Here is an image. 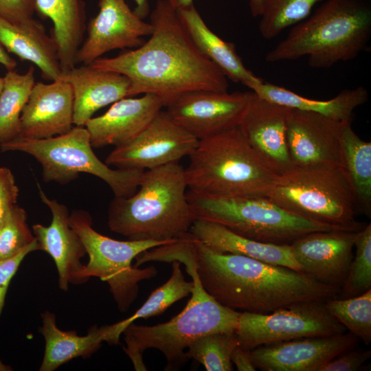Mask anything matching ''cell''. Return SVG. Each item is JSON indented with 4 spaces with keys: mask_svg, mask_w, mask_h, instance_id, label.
Listing matches in <instances>:
<instances>
[{
    "mask_svg": "<svg viewBox=\"0 0 371 371\" xmlns=\"http://www.w3.org/2000/svg\"><path fill=\"white\" fill-rule=\"evenodd\" d=\"M253 91L199 90L185 93L166 111L183 129L201 140L238 127Z\"/></svg>",
    "mask_w": 371,
    "mask_h": 371,
    "instance_id": "cell-13",
    "label": "cell"
},
{
    "mask_svg": "<svg viewBox=\"0 0 371 371\" xmlns=\"http://www.w3.org/2000/svg\"><path fill=\"white\" fill-rule=\"evenodd\" d=\"M231 361L239 371H255L256 367L252 363L249 350L236 346L231 355Z\"/></svg>",
    "mask_w": 371,
    "mask_h": 371,
    "instance_id": "cell-41",
    "label": "cell"
},
{
    "mask_svg": "<svg viewBox=\"0 0 371 371\" xmlns=\"http://www.w3.org/2000/svg\"><path fill=\"white\" fill-rule=\"evenodd\" d=\"M43 325L40 332L45 342L40 371H54L73 359L91 357L105 339L104 326H91L87 335L80 336L76 330L65 331L56 322L55 314L46 311L41 313Z\"/></svg>",
    "mask_w": 371,
    "mask_h": 371,
    "instance_id": "cell-28",
    "label": "cell"
},
{
    "mask_svg": "<svg viewBox=\"0 0 371 371\" xmlns=\"http://www.w3.org/2000/svg\"><path fill=\"white\" fill-rule=\"evenodd\" d=\"M64 78L73 91L75 126H85L97 111L128 97L129 80L116 72L82 65L75 66Z\"/></svg>",
    "mask_w": 371,
    "mask_h": 371,
    "instance_id": "cell-22",
    "label": "cell"
},
{
    "mask_svg": "<svg viewBox=\"0 0 371 371\" xmlns=\"http://www.w3.org/2000/svg\"><path fill=\"white\" fill-rule=\"evenodd\" d=\"M0 44L7 52L36 65L45 79L64 78L55 40L34 18L15 25L0 16Z\"/></svg>",
    "mask_w": 371,
    "mask_h": 371,
    "instance_id": "cell-24",
    "label": "cell"
},
{
    "mask_svg": "<svg viewBox=\"0 0 371 371\" xmlns=\"http://www.w3.org/2000/svg\"><path fill=\"white\" fill-rule=\"evenodd\" d=\"M188 157V188L209 196H265L277 176L238 127L199 140Z\"/></svg>",
    "mask_w": 371,
    "mask_h": 371,
    "instance_id": "cell-6",
    "label": "cell"
},
{
    "mask_svg": "<svg viewBox=\"0 0 371 371\" xmlns=\"http://www.w3.org/2000/svg\"><path fill=\"white\" fill-rule=\"evenodd\" d=\"M37 250H40V247L36 238L31 245L14 256L0 260V316L4 307L6 294L11 280L14 276L25 257L30 252Z\"/></svg>",
    "mask_w": 371,
    "mask_h": 371,
    "instance_id": "cell-37",
    "label": "cell"
},
{
    "mask_svg": "<svg viewBox=\"0 0 371 371\" xmlns=\"http://www.w3.org/2000/svg\"><path fill=\"white\" fill-rule=\"evenodd\" d=\"M352 123L343 128L341 138L343 168L352 185L357 207L371 215V142L362 140L352 130Z\"/></svg>",
    "mask_w": 371,
    "mask_h": 371,
    "instance_id": "cell-30",
    "label": "cell"
},
{
    "mask_svg": "<svg viewBox=\"0 0 371 371\" xmlns=\"http://www.w3.org/2000/svg\"><path fill=\"white\" fill-rule=\"evenodd\" d=\"M0 64L4 66L8 71L14 70L16 66V61L12 58L6 49L0 44Z\"/></svg>",
    "mask_w": 371,
    "mask_h": 371,
    "instance_id": "cell-42",
    "label": "cell"
},
{
    "mask_svg": "<svg viewBox=\"0 0 371 371\" xmlns=\"http://www.w3.org/2000/svg\"><path fill=\"white\" fill-rule=\"evenodd\" d=\"M185 251L205 291L235 311L266 314L296 303L325 302L341 291L286 267L214 251L190 233Z\"/></svg>",
    "mask_w": 371,
    "mask_h": 371,
    "instance_id": "cell-2",
    "label": "cell"
},
{
    "mask_svg": "<svg viewBox=\"0 0 371 371\" xmlns=\"http://www.w3.org/2000/svg\"><path fill=\"white\" fill-rule=\"evenodd\" d=\"M42 202L51 211L52 221L48 226L34 224L32 232L40 247L54 261L58 275V286L67 291L69 285L83 284L80 273L85 265L81 259L87 254L85 247L78 234L69 225V212L66 205L49 199L38 186Z\"/></svg>",
    "mask_w": 371,
    "mask_h": 371,
    "instance_id": "cell-19",
    "label": "cell"
},
{
    "mask_svg": "<svg viewBox=\"0 0 371 371\" xmlns=\"http://www.w3.org/2000/svg\"><path fill=\"white\" fill-rule=\"evenodd\" d=\"M177 10L186 8L193 5V0H167Z\"/></svg>",
    "mask_w": 371,
    "mask_h": 371,
    "instance_id": "cell-45",
    "label": "cell"
},
{
    "mask_svg": "<svg viewBox=\"0 0 371 371\" xmlns=\"http://www.w3.org/2000/svg\"><path fill=\"white\" fill-rule=\"evenodd\" d=\"M238 345L235 332L210 333L193 341L186 356L201 363L207 371H232L231 355Z\"/></svg>",
    "mask_w": 371,
    "mask_h": 371,
    "instance_id": "cell-34",
    "label": "cell"
},
{
    "mask_svg": "<svg viewBox=\"0 0 371 371\" xmlns=\"http://www.w3.org/2000/svg\"><path fill=\"white\" fill-rule=\"evenodd\" d=\"M186 196L195 219L215 222L262 243L290 245L311 232L339 230L293 214L265 196L216 197L189 189Z\"/></svg>",
    "mask_w": 371,
    "mask_h": 371,
    "instance_id": "cell-9",
    "label": "cell"
},
{
    "mask_svg": "<svg viewBox=\"0 0 371 371\" xmlns=\"http://www.w3.org/2000/svg\"><path fill=\"white\" fill-rule=\"evenodd\" d=\"M136 4L134 12L142 19L150 14V5L148 0H134Z\"/></svg>",
    "mask_w": 371,
    "mask_h": 371,
    "instance_id": "cell-43",
    "label": "cell"
},
{
    "mask_svg": "<svg viewBox=\"0 0 371 371\" xmlns=\"http://www.w3.org/2000/svg\"><path fill=\"white\" fill-rule=\"evenodd\" d=\"M249 89L261 98L289 108L314 112L336 120L351 122L355 110L368 100V92L363 86L344 89L328 100L306 98L264 80L253 85Z\"/></svg>",
    "mask_w": 371,
    "mask_h": 371,
    "instance_id": "cell-27",
    "label": "cell"
},
{
    "mask_svg": "<svg viewBox=\"0 0 371 371\" xmlns=\"http://www.w3.org/2000/svg\"><path fill=\"white\" fill-rule=\"evenodd\" d=\"M74 96L65 79L35 82L20 119L19 137L45 139L65 134L74 125Z\"/></svg>",
    "mask_w": 371,
    "mask_h": 371,
    "instance_id": "cell-20",
    "label": "cell"
},
{
    "mask_svg": "<svg viewBox=\"0 0 371 371\" xmlns=\"http://www.w3.org/2000/svg\"><path fill=\"white\" fill-rule=\"evenodd\" d=\"M187 188L184 168L179 162L145 170L132 196L111 200L109 228L131 240L174 242L181 238L195 220Z\"/></svg>",
    "mask_w": 371,
    "mask_h": 371,
    "instance_id": "cell-3",
    "label": "cell"
},
{
    "mask_svg": "<svg viewBox=\"0 0 371 371\" xmlns=\"http://www.w3.org/2000/svg\"><path fill=\"white\" fill-rule=\"evenodd\" d=\"M357 232L330 230L305 234L290 244L302 272L312 279L341 289L354 256Z\"/></svg>",
    "mask_w": 371,
    "mask_h": 371,
    "instance_id": "cell-17",
    "label": "cell"
},
{
    "mask_svg": "<svg viewBox=\"0 0 371 371\" xmlns=\"http://www.w3.org/2000/svg\"><path fill=\"white\" fill-rule=\"evenodd\" d=\"M265 197L284 209L339 230L358 232L356 195L341 166H292L277 175Z\"/></svg>",
    "mask_w": 371,
    "mask_h": 371,
    "instance_id": "cell-7",
    "label": "cell"
},
{
    "mask_svg": "<svg viewBox=\"0 0 371 371\" xmlns=\"http://www.w3.org/2000/svg\"><path fill=\"white\" fill-rule=\"evenodd\" d=\"M19 189L14 176L7 167H0V227L10 211L16 204Z\"/></svg>",
    "mask_w": 371,
    "mask_h": 371,
    "instance_id": "cell-39",
    "label": "cell"
},
{
    "mask_svg": "<svg viewBox=\"0 0 371 371\" xmlns=\"http://www.w3.org/2000/svg\"><path fill=\"white\" fill-rule=\"evenodd\" d=\"M69 223L80 236L89 256V262L80 273L82 280L85 283L90 278L97 277L106 282L122 312L127 311L137 299L139 283L157 274L155 267L139 269L132 265L133 260L146 250L173 243L111 238L93 228L90 214L83 210H73Z\"/></svg>",
    "mask_w": 371,
    "mask_h": 371,
    "instance_id": "cell-10",
    "label": "cell"
},
{
    "mask_svg": "<svg viewBox=\"0 0 371 371\" xmlns=\"http://www.w3.org/2000/svg\"><path fill=\"white\" fill-rule=\"evenodd\" d=\"M348 121L291 108L286 141L293 166L342 165L341 138Z\"/></svg>",
    "mask_w": 371,
    "mask_h": 371,
    "instance_id": "cell-15",
    "label": "cell"
},
{
    "mask_svg": "<svg viewBox=\"0 0 371 371\" xmlns=\"http://www.w3.org/2000/svg\"><path fill=\"white\" fill-rule=\"evenodd\" d=\"M164 106L153 94L124 98L113 103L103 115L91 117L85 125L95 148L123 145L137 136Z\"/></svg>",
    "mask_w": 371,
    "mask_h": 371,
    "instance_id": "cell-21",
    "label": "cell"
},
{
    "mask_svg": "<svg viewBox=\"0 0 371 371\" xmlns=\"http://www.w3.org/2000/svg\"><path fill=\"white\" fill-rule=\"evenodd\" d=\"M27 218L23 207L16 204L12 207L0 227V260L14 256L36 240Z\"/></svg>",
    "mask_w": 371,
    "mask_h": 371,
    "instance_id": "cell-36",
    "label": "cell"
},
{
    "mask_svg": "<svg viewBox=\"0 0 371 371\" xmlns=\"http://www.w3.org/2000/svg\"><path fill=\"white\" fill-rule=\"evenodd\" d=\"M355 254L341 291L340 298L358 296L371 289V224L357 233Z\"/></svg>",
    "mask_w": 371,
    "mask_h": 371,
    "instance_id": "cell-35",
    "label": "cell"
},
{
    "mask_svg": "<svg viewBox=\"0 0 371 371\" xmlns=\"http://www.w3.org/2000/svg\"><path fill=\"white\" fill-rule=\"evenodd\" d=\"M3 83H4L3 77V78L0 77V94L3 87Z\"/></svg>",
    "mask_w": 371,
    "mask_h": 371,
    "instance_id": "cell-47",
    "label": "cell"
},
{
    "mask_svg": "<svg viewBox=\"0 0 371 371\" xmlns=\"http://www.w3.org/2000/svg\"><path fill=\"white\" fill-rule=\"evenodd\" d=\"M34 12L35 0H0V16L12 24L27 21Z\"/></svg>",
    "mask_w": 371,
    "mask_h": 371,
    "instance_id": "cell-40",
    "label": "cell"
},
{
    "mask_svg": "<svg viewBox=\"0 0 371 371\" xmlns=\"http://www.w3.org/2000/svg\"><path fill=\"white\" fill-rule=\"evenodd\" d=\"M1 152L19 151L32 156L41 166L45 182L67 184L87 173L103 180L114 196L128 197L137 190L145 170L112 169L95 155L85 126L45 139L21 137L0 144Z\"/></svg>",
    "mask_w": 371,
    "mask_h": 371,
    "instance_id": "cell-8",
    "label": "cell"
},
{
    "mask_svg": "<svg viewBox=\"0 0 371 371\" xmlns=\"http://www.w3.org/2000/svg\"><path fill=\"white\" fill-rule=\"evenodd\" d=\"M350 332L327 337H302L258 346L249 350L256 368L263 371H316L322 365L355 347Z\"/></svg>",
    "mask_w": 371,
    "mask_h": 371,
    "instance_id": "cell-16",
    "label": "cell"
},
{
    "mask_svg": "<svg viewBox=\"0 0 371 371\" xmlns=\"http://www.w3.org/2000/svg\"><path fill=\"white\" fill-rule=\"evenodd\" d=\"M99 11L88 23L87 36L76 54V64L89 65L113 49L138 47L153 25L132 10L125 0H99Z\"/></svg>",
    "mask_w": 371,
    "mask_h": 371,
    "instance_id": "cell-14",
    "label": "cell"
},
{
    "mask_svg": "<svg viewBox=\"0 0 371 371\" xmlns=\"http://www.w3.org/2000/svg\"><path fill=\"white\" fill-rule=\"evenodd\" d=\"M179 19L199 50L235 82L250 88L263 80L243 64L236 46L213 32L206 25L194 4L177 10Z\"/></svg>",
    "mask_w": 371,
    "mask_h": 371,
    "instance_id": "cell-25",
    "label": "cell"
},
{
    "mask_svg": "<svg viewBox=\"0 0 371 371\" xmlns=\"http://www.w3.org/2000/svg\"><path fill=\"white\" fill-rule=\"evenodd\" d=\"M150 20L153 31L147 41L89 65L126 76L128 96L153 94L164 106L191 91H227V78L199 50L167 0L156 2Z\"/></svg>",
    "mask_w": 371,
    "mask_h": 371,
    "instance_id": "cell-1",
    "label": "cell"
},
{
    "mask_svg": "<svg viewBox=\"0 0 371 371\" xmlns=\"http://www.w3.org/2000/svg\"><path fill=\"white\" fill-rule=\"evenodd\" d=\"M10 370L7 366L4 365L1 361H0V370L1 371H7Z\"/></svg>",
    "mask_w": 371,
    "mask_h": 371,
    "instance_id": "cell-46",
    "label": "cell"
},
{
    "mask_svg": "<svg viewBox=\"0 0 371 371\" xmlns=\"http://www.w3.org/2000/svg\"><path fill=\"white\" fill-rule=\"evenodd\" d=\"M190 233L210 249L240 255L302 272L290 245L265 243L240 236L215 222L195 219Z\"/></svg>",
    "mask_w": 371,
    "mask_h": 371,
    "instance_id": "cell-23",
    "label": "cell"
},
{
    "mask_svg": "<svg viewBox=\"0 0 371 371\" xmlns=\"http://www.w3.org/2000/svg\"><path fill=\"white\" fill-rule=\"evenodd\" d=\"M328 312L350 333L366 345L371 342V289L355 297L330 298L324 302Z\"/></svg>",
    "mask_w": 371,
    "mask_h": 371,
    "instance_id": "cell-33",
    "label": "cell"
},
{
    "mask_svg": "<svg viewBox=\"0 0 371 371\" xmlns=\"http://www.w3.org/2000/svg\"><path fill=\"white\" fill-rule=\"evenodd\" d=\"M346 329L328 312L324 302L308 301L266 314L240 312L235 333L238 346L250 350L302 337L332 336Z\"/></svg>",
    "mask_w": 371,
    "mask_h": 371,
    "instance_id": "cell-11",
    "label": "cell"
},
{
    "mask_svg": "<svg viewBox=\"0 0 371 371\" xmlns=\"http://www.w3.org/2000/svg\"><path fill=\"white\" fill-rule=\"evenodd\" d=\"M264 0H249V5L251 14L254 17L261 15Z\"/></svg>",
    "mask_w": 371,
    "mask_h": 371,
    "instance_id": "cell-44",
    "label": "cell"
},
{
    "mask_svg": "<svg viewBox=\"0 0 371 371\" xmlns=\"http://www.w3.org/2000/svg\"><path fill=\"white\" fill-rule=\"evenodd\" d=\"M36 12L53 23L63 75L76 65V54L83 42L86 27L83 0H35Z\"/></svg>",
    "mask_w": 371,
    "mask_h": 371,
    "instance_id": "cell-26",
    "label": "cell"
},
{
    "mask_svg": "<svg viewBox=\"0 0 371 371\" xmlns=\"http://www.w3.org/2000/svg\"><path fill=\"white\" fill-rule=\"evenodd\" d=\"M324 0H264L259 31L262 38L272 39L284 30L308 17L313 7Z\"/></svg>",
    "mask_w": 371,
    "mask_h": 371,
    "instance_id": "cell-32",
    "label": "cell"
},
{
    "mask_svg": "<svg viewBox=\"0 0 371 371\" xmlns=\"http://www.w3.org/2000/svg\"><path fill=\"white\" fill-rule=\"evenodd\" d=\"M0 94V144L10 142L20 134V119L34 80V67L24 74L8 71L3 77Z\"/></svg>",
    "mask_w": 371,
    "mask_h": 371,
    "instance_id": "cell-31",
    "label": "cell"
},
{
    "mask_svg": "<svg viewBox=\"0 0 371 371\" xmlns=\"http://www.w3.org/2000/svg\"><path fill=\"white\" fill-rule=\"evenodd\" d=\"M172 262V274L164 284L154 290L142 306L128 318L111 325H104L105 341L117 344L124 330L138 319H148L164 313L177 301L191 294L194 282L186 281L178 260Z\"/></svg>",
    "mask_w": 371,
    "mask_h": 371,
    "instance_id": "cell-29",
    "label": "cell"
},
{
    "mask_svg": "<svg viewBox=\"0 0 371 371\" xmlns=\"http://www.w3.org/2000/svg\"><path fill=\"white\" fill-rule=\"evenodd\" d=\"M371 36L370 0H324L308 17L293 25L265 56L269 63L307 58L314 69L353 60Z\"/></svg>",
    "mask_w": 371,
    "mask_h": 371,
    "instance_id": "cell-4",
    "label": "cell"
},
{
    "mask_svg": "<svg viewBox=\"0 0 371 371\" xmlns=\"http://www.w3.org/2000/svg\"><path fill=\"white\" fill-rule=\"evenodd\" d=\"M370 350H348L320 366L316 371H355L370 358Z\"/></svg>",
    "mask_w": 371,
    "mask_h": 371,
    "instance_id": "cell-38",
    "label": "cell"
},
{
    "mask_svg": "<svg viewBox=\"0 0 371 371\" xmlns=\"http://www.w3.org/2000/svg\"><path fill=\"white\" fill-rule=\"evenodd\" d=\"M290 110L253 92L238 126L247 142L276 175L293 166L286 141Z\"/></svg>",
    "mask_w": 371,
    "mask_h": 371,
    "instance_id": "cell-18",
    "label": "cell"
},
{
    "mask_svg": "<svg viewBox=\"0 0 371 371\" xmlns=\"http://www.w3.org/2000/svg\"><path fill=\"white\" fill-rule=\"evenodd\" d=\"M178 261L186 266L194 282L191 297L178 315L154 326L131 324L123 332L128 355L135 370L146 371L143 353L155 348L167 361L166 370L179 368L188 359L185 350L196 339L219 332H235L240 312L223 306L202 286L192 260L183 254Z\"/></svg>",
    "mask_w": 371,
    "mask_h": 371,
    "instance_id": "cell-5",
    "label": "cell"
},
{
    "mask_svg": "<svg viewBox=\"0 0 371 371\" xmlns=\"http://www.w3.org/2000/svg\"><path fill=\"white\" fill-rule=\"evenodd\" d=\"M199 139L161 110L148 125L130 142L115 147L105 159L120 169L147 170L189 156Z\"/></svg>",
    "mask_w": 371,
    "mask_h": 371,
    "instance_id": "cell-12",
    "label": "cell"
}]
</instances>
